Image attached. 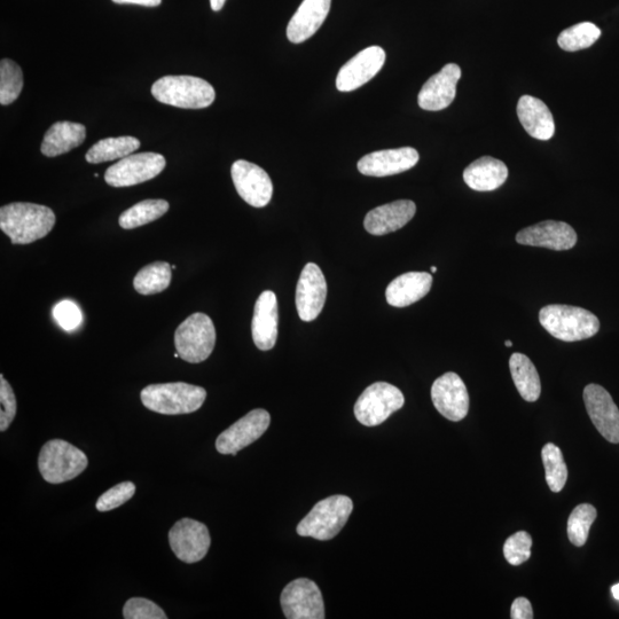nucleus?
<instances>
[{
  "label": "nucleus",
  "instance_id": "obj_43",
  "mask_svg": "<svg viewBox=\"0 0 619 619\" xmlns=\"http://www.w3.org/2000/svg\"><path fill=\"white\" fill-rule=\"evenodd\" d=\"M226 3V0H210L211 10L218 12L221 11Z\"/></svg>",
  "mask_w": 619,
  "mask_h": 619
},
{
  "label": "nucleus",
  "instance_id": "obj_9",
  "mask_svg": "<svg viewBox=\"0 0 619 619\" xmlns=\"http://www.w3.org/2000/svg\"><path fill=\"white\" fill-rule=\"evenodd\" d=\"M163 155L153 152L131 154L109 167L106 183L112 187H130L158 177L166 168Z\"/></svg>",
  "mask_w": 619,
  "mask_h": 619
},
{
  "label": "nucleus",
  "instance_id": "obj_4",
  "mask_svg": "<svg viewBox=\"0 0 619 619\" xmlns=\"http://www.w3.org/2000/svg\"><path fill=\"white\" fill-rule=\"evenodd\" d=\"M152 94L162 104L184 109L207 108L216 98L213 85L194 76H164L153 84Z\"/></svg>",
  "mask_w": 619,
  "mask_h": 619
},
{
  "label": "nucleus",
  "instance_id": "obj_21",
  "mask_svg": "<svg viewBox=\"0 0 619 619\" xmlns=\"http://www.w3.org/2000/svg\"><path fill=\"white\" fill-rule=\"evenodd\" d=\"M279 310L277 296L271 291L263 292L255 304L252 333L256 347L268 351L278 340Z\"/></svg>",
  "mask_w": 619,
  "mask_h": 619
},
{
  "label": "nucleus",
  "instance_id": "obj_38",
  "mask_svg": "<svg viewBox=\"0 0 619 619\" xmlns=\"http://www.w3.org/2000/svg\"><path fill=\"white\" fill-rule=\"evenodd\" d=\"M123 617L125 619H167L168 616L164 613L156 603L145 598H132L125 603L123 608Z\"/></svg>",
  "mask_w": 619,
  "mask_h": 619
},
{
  "label": "nucleus",
  "instance_id": "obj_15",
  "mask_svg": "<svg viewBox=\"0 0 619 619\" xmlns=\"http://www.w3.org/2000/svg\"><path fill=\"white\" fill-rule=\"evenodd\" d=\"M432 399L436 410L444 418L458 422L467 417L469 395L464 381L456 373H445L432 387Z\"/></svg>",
  "mask_w": 619,
  "mask_h": 619
},
{
  "label": "nucleus",
  "instance_id": "obj_11",
  "mask_svg": "<svg viewBox=\"0 0 619 619\" xmlns=\"http://www.w3.org/2000/svg\"><path fill=\"white\" fill-rule=\"evenodd\" d=\"M270 422L271 417L268 411L262 409L250 411L217 437V451L221 454L237 456L239 451L244 450L264 435Z\"/></svg>",
  "mask_w": 619,
  "mask_h": 619
},
{
  "label": "nucleus",
  "instance_id": "obj_20",
  "mask_svg": "<svg viewBox=\"0 0 619 619\" xmlns=\"http://www.w3.org/2000/svg\"><path fill=\"white\" fill-rule=\"evenodd\" d=\"M460 77L461 69L458 65L444 66L440 73L430 77L422 86L418 97L419 106L429 112L448 108L456 99Z\"/></svg>",
  "mask_w": 619,
  "mask_h": 619
},
{
  "label": "nucleus",
  "instance_id": "obj_25",
  "mask_svg": "<svg viewBox=\"0 0 619 619\" xmlns=\"http://www.w3.org/2000/svg\"><path fill=\"white\" fill-rule=\"evenodd\" d=\"M517 116L529 136L538 140H550L555 133L553 115L544 101L523 96L517 104Z\"/></svg>",
  "mask_w": 619,
  "mask_h": 619
},
{
  "label": "nucleus",
  "instance_id": "obj_22",
  "mask_svg": "<svg viewBox=\"0 0 619 619\" xmlns=\"http://www.w3.org/2000/svg\"><path fill=\"white\" fill-rule=\"evenodd\" d=\"M417 206L411 200H398L370 211L365 217L364 226L368 233L386 235L403 229L412 221Z\"/></svg>",
  "mask_w": 619,
  "mask_h": 619
},
{
  "label": "nucleus",
  "instance_id": "obj_18",
  "mask_svg": "<svg viewBox=\"0 0 619 619\" xmlns=\"http://www.w3.org/2000/svg\"><path fill=\"white\" fill-rule=\"evenodd\" d=\"M577 240V233L573 227L556 221L538 223L516 234L517 244L558 250V252L573 249Z\"/></svg>",
  "mask_w": 619,
  "mask_h": 619
},
{
  "label": "nucleus",
  "instance_id": "obj_2",
  "mask_svg": "<svg viewBox=\"0 0 619 619\" xmlns=\"http://www.w3.org/2000/svg\"><path fill=\"white\" fill-rule=\"evenodd\" d=\"M539 321L553 338L564 342L591 339L600 331L597 316L589 310L571 305H547L540 310Z\"/></svg>",
  "mask_w": 619,
  "mask_h": 619
},
{
  "label": "nucleus",
  "instance_id": "obj_27",
  "mask_svg": "<svg viewBox=\"0 0 619 619\" xmlns=\"http://www.w3.org/2000/svg\"><path fill=\"white\" fill-rule=\"evenodd\" d=\"M86 138V128L81 123L57 122L45 133L41 151L47 158L73 151Z\"/></svg>",
  "mask_w": 619,
  "mask_h": 619
},
{
  "label": "nucleus",
  "instance_id": "obj_17",
  "mask_svg": "<svg viewBox=\"0 0 619 619\" xmlns=\"http://www.w3.org/2000/svg\"><path fill=\"white\" fill-rule=\"evenodd\" d=\"M327 297V282L315 263L304 266L296 288V308L303 321H313L323 311Z\"/></svg>",
  "mask_w": 619,
  "mask_h": 619
},
{
  "label": "nucleus",
  "instance_id": "obj_37",
  "mask_svg": "<svg viewBox=\"0 0 619 619\" xmlns=\"http://www.w3.org/2000/svg\"><path fill=\"white\" fill-rule=\"evenodd\" d=\"M136 485L132 482H122L109 489L97 501L96 507L99 512L113 511L115 508L128 503L135 496Z\"/></svg>",
  "mask_w": 619,
  "mask_h": 619
},
{
  "label": "nucleus",
  "instance_id": "obj_42",
  "mask_svg": "<svg viewBox=\"0 0 619 619\" xmlns=\"http://www.w3.org/2000/svg\"><path fill=\"white\" fill-rule=\"evenodd\" d=\"M115 4H131L146 7H158L161 5L162 0H113Z\"/></svg>",
  "mask_w": 619,
  "mask_h": 619
},
{
  "label": "nucleus",
  "instance_id": "obj_3",
  "mask_svg": "<svg viewBox=\"0 0 619 619\" xmlns=\"http://www.w3.org/2000/svg\"><path fill=\"white\" fill-rule=\"evenodd\" d=\"M146 409L164 415L190 414L201 409L207 398L205 388L185 382L147 386L140 394Z\"/></svg>",
  "mask_w": 619,
  "mask_h": 619
},
{
  "label": "nucleus",
  "instance_id": "obj_31",
  "mask_svg": "<svg viewBox=\"0 0 619 619\" xmlns=\"http://www.w3.org/2000/svg\"><path fill=\"white\" fill-rule=\"evenodd\" d=\"M167 262H154L141 269L133 280V287L141 295L159 294L170 286L172 274Z\"/></svg>",
  "mask_w": 619,
  "mask_h": 619
},
{
  "label": "nucleus",
  "instance_id": "obj_34",
  "mask_svg": "<svg viewBox=\"0 0 619 619\" xmlns=\"http://www.w3.org/2000/svg\"><path fill=\"white\" fill-rule=\"evenodd\" d=\"M23 89V73L17 62L0 61V104L9 106L17 100Z\"/></svg>",
  "mask_w": 619,
  "mask_h": 619
},
{
  "label": "nucleus",
  "instance_id": "obj_12",
  "mask_svg": "<svg viewBox=\"0 0 619 619\" xmlns=\"http://www.w3.org/2000/svg\"><path fill=\"white\" fill-rule=\"evenodd\" d=\"M233 184L242 200L255 208L269 205L273 184L268 172L245 160L235 161L231 169Z\"/></svg>",
  "mask_w": 619,
  "mask_h": 619
},
{
  "label": "nucleus",
  "instance_id": "obj_6",
  "mask_svg": "<svg viewBox=\"0 0 619 619\" xmlns=\"http://www.w3.org/2000/svg\"><path fill=\"white\" fill-rule=\"evenodd\" d=\"M88 465L86 454L66 441H49L39 452V473L47 483L72 481L80 476Z\"/></svg>",
  "mask_w": 619,
  "mask_h": 619
},
{
  "label": "nucleus",
  "instance_id": "obj_41",
  "mask_svg": "<svg viewBox=\"0 0 619 619\" xmlns=\"http://www.w3.org/2000/svg\"><path fill=\"white\" fill-rule=\"evenodd\" d=\"M511 617L513 619L534 618V609H532L531 602L526 598H517L512 605Z\"/></svg>",
  "mask_w": 619,
  "mask_h": 619
},
{
  "label": "nucleus",
  "instance_id": "obj_29",
  "mask_svg": "<svg viewBox=\"0 0 619 619\" xmlns=\"http://www.w3.org/2000/svg\"><path fill=\"white\" fill-rule=\"evenodd\" d=\"M139 147L140 141L135 137L106 138L94 144L85 159L91 164L122 160L139 150Z\"/></svg>",
  "mask_w": 619,
  "mask_h": 619
},
{
  "label": "nucleus",
  "instance_id": "obj_40",
  "mask_svg": "<svg viewBox=\"0 0 619 619\" xmlns=\"http://www.w3.org/2000/svg\"><path fill=\"white\" fill-rule=\"evenodd\" d=\"M54 319L65 329V331H74L75 328L82 323V312L72 301H62L53 309Z\"/></svg>",
  "mask_w": 619,
  "mask_h": 619
},
{
  "label": "nucleus",
  "instance_id": "obj_45",
  "mask_svg": "<svg viewBox=\"0 0 619 619\" xmlns=\"http://www.w3.org/2000/svg\"><path fill=\"white\" fill-rule=\"evenodd\" d=\"M506 347H508V348L513 347V342L512 341H506Z\"/></svg>",
  "mask_w": 619,
  "mask_h": 619
},
{
  "label": "nucleus",
  "instance_id": "obj_33",
  "mask_svg": "<svg viewBox=\"0 0 619 619\" xmlns=\"http://www.w3.org/2000/svg\"><path fill=\"white\" fill-rule=\"evenodd\" d=\"M542 457L548 487L555 493L562 491L568 480V467L562 451L555 444L548 443L543 448Z\"/></svg>",
  "mask_w": 619,
  "mask_h": 619
},
{
  "label": "nucleus",
  "instance_id": "obj_28",
  "mask_svg": "<svg viewBox=\"0 0 619 619\" xmlns=\"http://www.w3.org/2000/svg\"><path fill=\"white\" fill-rule=\"evenodd\" d=\"M512 378L519 394L529 403L538 401L542 394V383L534 363L523 354H514L509 359Z\"/></svg>",
  "mask_w": 619,
  "mask_h": 619
},
{
  "label": "nucleus",
  "instance_id": "obj_30",
  "mask_svg": "<svg viewBox=\"0 0 619 619\" xmlns=\"http://www.w3.org/2000/svg\"><path fill=\"white\" fill-rule=\"evenodd\" d=\"M169 202L162 199L145 200L125 210L119 218V224L124 230H133L137 227L158 221L168 213Z\"/></svg>",
  "mask_w": 619,
  "mask_h": 619
},
{
  "label": "nucleus",
  "instance_id": "obj_23",
  "mask_svg": "<svg viewBox=\"0 0 619 619\" xmlns=\"http://www.w3.org/2000/svg\"><path fill=\"white\" fill-rule=\"evenodd\" d=\"M332 0H303L287 27V38L294 44L308 41L328 17Z\"/></svg>",
  "mask_w": 619,
  "mask_h": 619
},
{
  "label": "nucleus",
  "instance_id": "obj_5",
  "mask_svg": "<svg viewBox=\"0 0 619 619\" xmlns=\"http://www.w3.org/2000/svg\"><path fill=\"white\" fill-rule=\"evenodd\" d=\"M354 509V503L346 496H332L319 501L297 526L301 537L331 540L346 526Z\"/></svg>",
  "mask_w": 619,
  "mask_h": 619
},
{
  "label": "nucleus",
  "instance_id": "obj_26",
  "mask_svg": "<svg viewBox=\"0 0 619 619\" xmlns=\"http://www.w3.org/2000/svg\"><path fill=\"white\" fill-rule=\"evenodd\" d=\"M508 178V168L503 161L483 156L464 171L465 183L477 192L496 191Z\"/></svg>",
  "mask_w": 619,
  "mask_h": 619
},
{
  "label": "nucleus",
  "instance_id": "obj_44",
  "mask_svg": "<svg viewBox=\"0 0 619 619\" xmlns=\"http://www.w3.org/2000/svg\"><path fill=\"white\" fill-rule=\"evenodd\" d=\"M611 593H613L614 598L619 601V584H616L613 587H611Z\"/></svg>",
  "mask_w": 619,
  "mask_h": 619
},
{
  "label": "nucleus",
  "instance_id": "obj_10",
  "mask_svg": "<svg viewBox=\"0 0 619 619\" xmlns=\"http://www.w3.org/2000/svg\"><path fill=\"white\" fill-rule=\"evenodd\" d=\"M280 603L288 619H324L323 594L315 582L307 578L295 579L281 593Z\"/></svg>",
  "mask_w": 619,
  "mask_h": 619
},
{
  "label": "nucleus",
  "instance_id": "obj_24",
  "mask_svg": "<svg viewBox=\"0 0 619 619\" xmlns=\"http://www.w3.org/2000/svg\"><path fill=\"white\" fill-rule=\"evenodd\" d=\"M433 277L427 272H407L391 281L387 291V302L391 307L406 308L417 303L432 289Z\"/></svg>",
  "mask_w": 619,
  "mask_h": 619
},
{
  "label": "nucleus",
  "instance_id": "obj_19",
  "mask_svg": "<svg viewBox=\"0 0 619 619\" xmlns=\"http://www.w3.org/2000/svg\"><path fill=\"white\" fill-rule=\"evenodd\" d=\"M420 155L412 147L396 148L367 154L358 162L360 174L370 177H388L402 174L417 166Z\"/></svg>",
  "mask_w": 619,
  "mask_h": 619
},
{
  "label": "nucleus",
  "instance_id": "obj_8",
  "mask_svg": "<svg viewBox=\"0 0 619 619\" xmlns=\"http://www.w3.org/2000/svg\"><path fill=\"white\" fill-rule=\"evenodd\" d=\"M405 398L401 390L387 382H376L366 388L355 405L357 420L366 427L385 422L391 414L401 410Z\"/></svg>",
  "mask_w": 619,
  "mask_h": 619
},
{
  "label": "nucleus",
  "instance_id": "obj_1",
  "mask_svg": "<svg viewBox=\"0 0 619 619\" xmlns=\"http://www.w3.org/2000/svg\"><path fill=\"white\" fill-rule=\"evenodd\" d=\"M56 221L51 208L35 203L14 202L0 209V229L13 245H29L45 238Z\"/></svg>",
  "mask_w": 619,
  "mask_h": 619
},
{
  "label": "nucleus",
  "instance_id": "obj_35",
  "mask_svg": "<svg viewBox=\"0 0 619 619\" xmlns=\"http://www.w3.org/2000/svg\"><path fill=\"white\" fill-rule=\"evenodd\" d=\"M598 512L594 506L590 504L578 505L573 513L570 514L568 520V537L571 544L582 547L589 539L590 530Z\"/></svg>",
  "mask_w": 619,
  "mask_h": 619
},
{
  "label": "nucleus",
  "instance_id": "obj_13",
  "mask_svg": "<svg viewBox=\"0 0 619 619\" xmlns=\"http://www.w3.org/2000/svg\"><path fill=\"white\" fill-rule=\"evenodd\" d=\"M169 543L180 561L197 563L207 555L211 538L205 524L182 519L169 531Z\"/></svg>",
  "mask_w": 619,
  "mask_h": 619
},
{
  "label": "nucleus",
  "instance_id": "obj_32",
  "mask_svg": "<svg viewBox=\"0 0 619 619\" xmlns=\"http://www.w3.org/2000/svg\"><path fill=\"white\" fill-rule=\"evenodd\" d=\"M600 36L601 30L594 23L582 22L563 30L558 38V44L564 51L576 52L589 49Z\"/></svg>",
  "mask_w": 619,
  "mask_h": 619
},
{
  "label": "nucleus",
  "instance_id": "obj_14",
  "mask_svg": "<svg viewBox=\"0 0 619 619\" xmlns=\"http://www.w3.org/2000/svg\"><path fill=\"white\" fill-rule=\"evenodd\" d=\"M584 403L598 432L606 441L619 443V410L613 397L599 385H589L584 389Z\"/></svg>",
  "mask_w": 619,
  "mask_h": 619
},
{
  "label": "nucleus",
  "instance_id": "obj_36",
  "mask_svg": "<svg viewBox=\"0 0 619 619\" xmlns=\"http://www.w3.org/2000/svg\"><path fill=\"white\" fill-rule=\"evenodd\" d=\"M532 538L526 531L516 532L506 540L504 555L512 566H521L531 558Z\"/></svg>",
  "mask_w": 619,
  "mask_h": 619
},
{
  "label": "nucleus",
  "instance_id": "obj_16",
  "mask_svg": "<svg viewBox=\"0 0 619 619\" xmlns=\"http://www.w3.org/2000/svg\"><path fill=\"white\" fill-rule=\"evenodd\" d=\"M385 62L386 52L382 47H367L340 69L336 77V88L341 92L359 89L380 72Z\"/></svg>",
  "mask_w": 619,
  "mask_h": 619
},
{
  "label": "nucleus",
  "instance_id": "obj_39",
  "mask_svg": "<svg viewBox=\"0 0 619 619\" xmlns=\"http://www.w3.org/2000/svg\"><path fill=\"white\" fill-rule=\"evenodd\" d=\"M0 406V432H6L17 415V398L3 374L0 375Z\"/></svg>",
  "mask_w": 619,
  "mask_h": 619
},
{
  "label": "nucleus",
  "instance_id": "obj_7",
  "mask_svg": "<svg viewBox=\"0 0 619 619\" xmlns=\"http://www.w3.org/2000/svg\"><path fill=\"white\" fill-rule=\"evenodd\" d=\"M216 328L205 313H193L180 324L175 333V346L179 357L187 363L205 362L213 354Z\"/></svg>",
  "mask_w": 619,
  "mask_h": 619
},
{
  "label": "nucleus",
  "instance_id": "obj_46",
  "mask_svg": "<svg viewBox=\"0 0 619 619\" xmlns=\"http://www.w3.org/2000/svg\"><path fill=\"white\" fill-rule=\"evenodd\" d=\"M437 271L436 266H432V272L435 273Z\"/></svg>",
  "mask_w": 619,
  "mask_h": 619
}]
</instances>
